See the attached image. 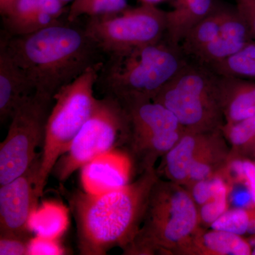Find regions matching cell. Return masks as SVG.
<instances>
[{
	"instance_id": "1",
	"label": "cell",
	"mask_w": 255,
	"mask_h": 255,
	"mask_svg": "<svg viewBox=\"0 0 255 255\" xmlns=\"http://www.w3.org/2000/svg\"><path fill=\"white\" fill-rule=\"evenodd\" d=\"M158 177L156 169H147L134 182L106 194L65 191L76 223L80 254L106 255L115 247L125 249L141 227Z\"/></svg>"
},
{
	"instance_id": "2",
	"label": "cell",
	"mask_w": 255,
	"mask_h": 255,
	"mask_svg": "<svg viewBox=\"0 0 255 255\" xmlns=\"http://www.w3.org/2000/svg\"><path fill=\"white\" fill-rule=\"evenodd\" d=\"M1 45L27 75L35 92L53 99L60 89L105 61L85 28L61 21L30 34L7 36Z\"/></svg>"
},
{
	"instance_id": "3",
	"label": "cell",
	"mask_w": 255,
	"mask_h": 255,
	"mask_svg": "<svg viewBox=\"0 0 255 255\" xmlns=\"http://www.w3.org/2000/svg\"><path fill=\"white\" fill-rule=\"evenodd\" d=\"M96 86L124 107L152 101L187 63L180 46L164 36L161 41L108 55Z\"/></svg>"
},
{
	"instance_id": "4",
	"label": "cell",
	"mask_w": 255,
	"mask_h": 255,
	"mask_svg": "<svg viewBox=\"0 0 255 255\" xmlns=\"http://www.w3.org/2000/svg\"><path fill=\"white\" fill-rule=\"evenodd\" d=\"M197 206L184 186L157 178L151 190L145 217L126 255H189L199 227Z\"/></svg>"
},
{
	"instance_id": "5",
	"label": "cell",
	"mask_w": 255,
	"mask_h": 255,
	"mask_svg": "<svg viewBox=\"0 0 255 255\" xmlns=\"http://www.w3.org/2000/svg\"><path fill=\"white\" fill-rule=\"evenodd\" d=\"M220 76L189 59L154 97L177 117L185 131L221 130L225 124Z\"/></svg>"
},
{
	"instance_id": "6",
	"label": "cell",
	"mask_w": 255,
	"mask_h": 255,
	"mask_svg": "<svg viewBox=\"0 0 255 255\" xmlns=\"http://www.w3.org/2000/svg\"><path fill=\"white\" fill-rule=\"evenodd\" d=\"M103 63L89 68L54 96L55 105L47 120L36 192L43 194L55 164L70 148L72 142L93 110L97 98L94 89Z\"/></svg>"
},
{
	"instance_id": "7",
	"label": "cell",
	"mask_w": 255,
	"mask_h": 255,
	"mask_svg": "<svg viewBox=\"0 0 255 255\" xmlns=\"http://www.w3.org/2000/svg\"><path fill=\"white\" fill-rule=\"evenodd\" d=\"M128 134V116L120 102L110 96L97 99L90 117L52 174L65 182L97 156L126 145Z\"/></svg>"
},
{
	"instance_id": "8",
	"label": "cell",
	"mask_w": 255,
	"mask_h": 255,
	"mask_svg": "<svg viewBox=\"0 0 255 255\" xmlns=\"http://www.w3.org/2000/svg\"><path fill=\"white\" fill-rule=\"evenodd\" d=\"M102 53L114 54L161 41L167 30V11L143 4L89 17L84 26Z\"/></svg>"
},
{
	"instance_id": "9",
	"label": "cell",
	"mask_w": 255,
	"mask_h": 255,
	"mask_svg": "<svg viewBox=\"0 0 255 255\" xmlns=\"http://www.w3.org/2000/svg\"><path fill=\"white\" fill-rule=\"evenodd\" d=\"M54 99L34 92L11 119L7 135L0 145V184H7L26 172L38 158L47 120Z\"/></svg>"
},
{
	"instance_id": "10",
	"label": "cell",
	"mask_w": 255,
	"mask_h": 255,
	"mask_svg": "<svg viewBox=\"0 0 255 255\" xmlns=\"http://www.w3.org/2000/svg\"><path fill=\"white\" fill-rule=\"evenodd\" d=\"M129 119L128 153L141 172L155 169L157 159L167 154L184 134L177 117L163 105L140 102L124 107Z\"/></svg>"
},
{
	"instance_id": "11",
	"label": "cell",
	"mask_w": 255,
	"mask_h": 255,
	"mask_svg": "<svg viewBox=\"0 0 255 255\" xmlns=\"http://www.w3.org/2000/svg\"><path fill=\"white\" fill-rule=\"evenodd\" d=\"M40 159L22 175L0 188V235L30 238L28 220L38 205L36 192Z\"/></svg>"
},
{
	"instance_id": "12",
	"label": "cell",
	"mask_w": 255,
	"mask_h": 255,
	"mask_svg": "<svg viewBox=\"0 0 255 255\" xmlns=\"http://www.w3.org/2000/svg\"><path fill=\"white\" fill-rule=\"evenodd\" d=\"M132 166L130 154L119 147L97 156L80 169L82 189L100 195L124 187L130 183Z\"/></svg>"
},
{
	"instance_id": "13",
	"label": "cell",
	"mask_w": 255,
	"mask_h": 255,
	"mask_svg": "<svg viewBox=\"0 0 255 255\" xmlns=\"http://www.w3.org/2000/svg\"><path fill=\"white\" fill-rule=\"evenodd\" d=\"M254 40L249 25L237 7L226 6L219 34L191 60L210 68Z\"/></svg>"
},
{
	"instance_id": "14",
	"label": "cell",
	"mask_w": 255,
	"mask_h": 255,
	"mask_svg": "<svg viewBox=\"0 0 255 255\" xmlns=\"http://www.w3.org/2000/svg\"><path fill=\"white\" fill-rule=\"evenodd\" d=\"M216 131H184L179 141L162 157L158 169H156L159 177L163 175L167 180L185 185L193 162Z\"/></svg>"
},
{
	"instance_id": "15",
	"label": "cell",
	"mask_w": 255,
	"mask_h": 255,
	"mask_svg": "<svg viewBox=\"0 0 255 255\" xmlns=\"http://www.w3.org/2000/svg\"><path fill=\"white\" fill-rule=\"evenodd\" d=\"M35 92L27 75L0 46V121L12 118L16 111Z\"/></svg>"
},
{
	"instance_id": "16",
	"label": "cell",
	"mask_w": 255,
	"mask_h": 255,
	"mask_svg": "<svg viewBox=\"0 0 255 255\" xmlns=\"http://www.w3.org/2000/svg\"><path fill=\"white\" fill-rule=\"evenodd\" d=\"M219 88L225 124L255 115V80L220 76Z\"/></svg>"
},
{
	"instance_id": "17",
	"label": "cell",
	"mask_w": 255,
	"mask_h": 255,
	"mask_svg": "<svg viewBox=\"0 0 255 255\" xmlns=\"http://www.w3.org/2000/svg\"><path fill=\"white\" fill-rule=\"evenodd\" d=\"M252 248L243 236L199 226L191 238L189 255H251Z\"/></svg>"
},
{
	"instance_id": "18",
	"label": "cell",
	"mask_w": 255,
	"mask_h": 255,
	"mask_svg": "<svg viewBox=\"0 0 255 255\" xmlns=\"http://www.w3.org/2000/svg\"><path fill=\"white\" fill-rule=\"evenodd\" d=\"M214 0H174L173 9L167 11L165 37L180 46L189 30L211 12Z\"/></svg>"
},
{
	"instance_id": "19",
	"label": "cell",
	"mask_w": 255,
	"mask_h": 255,
	"mask_svg": "<svg viewBox=\"0 0 255 255\" xmlns=\"http://www.w3.org/2000/svg\"><path fill=\"white\" fill-rule=\"evenodd\" d=\"M70 224L69 210L56 201H45L38 205L28 220V230L36 236L60 240Z\"/></svg>"
},
{
	"instance_id": "20",
	"label": "cell",
	"mask_w": 255,
	"mask_h": 255,
	"mask_svg": "<svg viewBox=\"0 0 255 255\" xmlns=\"http://www.w3.org/2000/svg\"><path fill=\"white\" fill-rule=\"evenodd\" d=\"M226 140L222 130L215 132L208 145L193 162L184 187L214 177L223 168L231 150L226 145Z\"/></svg>"
},
{
	"instance_id": "21",
	"label": "cell",
	"mask_w": 255,
	"mask_h": 255,
	"mask_svg": "<svg viewBox=\"0 0 255 255\" xmlns=\"http://www.w3.org/2000/svg\"><path fill=\"white\" fill-rule=\"evenodd\" d=\"M226 9V6L215 4L211 12L189 30L180 43L181 48L188 58H194L218 36Z\"/></svg>"
},
{
	"instance_id": "22",
	"label": "cell",
	"mask_w": 255,
	"mask_h": 255,
	"mask_svg": "<svg viewBox=\"0 0 255 255\" xmlns=\"http://www.w3.org/2000/svg\"><path fill=\"white\" fill-rule=\"evenodd\" d=\"M223 135L231 145L230 157L255 156V114L234 124H224Z\"/></svg>"
},
{
	"instance_id": "23",
	"label": "cell",
	"mask_w": 255,
	"mask_h": 255,
	"mask_svg": "<svg viewBox=\"0 0 255 255\" xmlns=\"http://www.w3.org/2000/svg\"><path fill=\"white\" fill-rule=\"evenodd\" d=\"M209 68L220 76L255 80V40Z\"/></svg>"
},
{
	"instance_id": "24",
	"label": "cell",
	"mask_w": 255,
	"mask_h": 255,
	"mask_svg": "<svg viewBox=\"0 0 255 255\" xmlns=\"http://www.w3.org/2000/svg\"><path fill=\"white\" fill-rule=\"evenodd\" d=\"M212 195L204 205L198 208L199 226L206 228L230 209L228 186L222 176L216 174L211 177Z\"/></svg>"
},
{
	"instance_id": "25",
	"label": "cell",
	"mask_w": 255,
	"mask_h": 255,
	"mask_svg": "<svg viewBox=\"0 0 255 255\" xmlns=\"http://www.w3.org/2000/svg\"><path fill=\"white\" fill-rule=\"evenodd\" d=\"M128 7L127 0H73L67 19L69 23H75L82 16L114 14Z\"/></svg>"
},
{
	"instance_id": "26",
	"label": "cell",
	"mask_w": 255,
	"mask_h": 255,
	"mask_svg": "<svg viewBox=\"0 0 255 255\" xmlns=\"http://www.w3.org/2000/svg\"><path fill=\"white\" fill-rule=\"evenodd\" d=\"M223 173L229 182H243L246 186L255 207V162L248 157H229Z\"/></svg>"
},
{
	"instance_id": "27",
	"label": "cell",
	"mask_w": 255,
	"mask_h": 255,
	"mask_svg": "<svg viewBox=\"0 0 255 255\" xmlns=\"http://www.w3.org/2000/svg\"><path fill=\"white\" fill-rule=\"evenodd\" d=\"M249 221L248 208H232L220 216L210 228L243 236L248 232Z\"/></svg>"
},
{
	"instance_id": "28",
	"label": "cell",
	"mask_w": 255,
	"mask_h": 255,
	"mask_svg": "<svg viewBox=\"0 0 255 255\" xmlns=\"http://www.w3.org/2000/svg\"><path fill=\"white\" fill-rule=\"evenodd\" d=\"M66 254V250L60 240L50 239L36 236L30 238L28 245V255H61Z\"/></svg>"
},
{
	"instance_id": "29",
	"label": "cell",
	"mask_w": 255,
	"mask_h": 255,
	"mask_svg": "<svg viewBox=\"0 0 255 255\" xmlns=\"http://www.w3.org/2000/svg\"><path fill=\"white\" fill-rule=\"evenodd\" d=\"M30 238L16 236H0V255H27Z\"/></svg>"
},
{
	"instance_id": "30",
	"label": "cell",
	"mask_w": 255,
	"mask_h": 255,
	"mask_svg": "<svg viewBox=\"0 0 255 255\" xmlns=\"http://www.w3.org/2000/svg\"><path fill=\"white\" fill-rule=\"evenodd\" d=\"M186 189L190 193L191 198L197 207H200L206 204L212 195L211 178L194 183Z\"/></svg>"
},
{
	"instance_id": "31",
	"label": "cell",
	"mask_w": 255,
	"mask_h": 255,
	"mask_svg": "<svg viewBox=\"0 0 255 255\" xmlns=\"http://www.w3.org/2000/svg\"><path fill=\"white\" fill-rule=\"evenodd\" d=\"M236 7L246 18L255 40V0H236Z\"/></svg>"
},
{
	"instance_id": "32",
	"label": "cell",
	"mask_w": 255,
	"mask_h": 255,
	"mask_svg": "<svg viewBox=\"0 0 255 255\" xmlns=\"http://www.w3.org/2000/svg\"><path fill=\"white\" fill-rule=\"evenodd\" d=\"M38 7L41 11L59 19L63 14L65 5L62 0H38Z\"/></svg>"
},
{
	"instance_id": "33",
	"label": "cell",
	"mask_w": 255,
	"mask_h": 255,
	"mask_svg": "<svg viewBox=\"0 0 255 255\" xmlns=\"http://www.w3.org/2000/svg\"><path fill=\"white\" fill-rule=\"evenodd\" d=\"M249 213V225H248L247 234L250 236L255 235V207L248 208Z\"/></svg>"
},
{
	"instance_id": "34",
	"label": "cell",
	"mask_w": 255,
	"mask_h": 255,
	"mask_svg": "<svg viewBox=\"0 0 255 255\" xmlns=\"http://www.w3.org/2000/svg\"><path fill=\"white\" fill-rule=\"evenodd\" d=\"M16 0H0V14L4 16L10 11Z\"/></svg>"
},
{
	"instance_id": "35",
	"label": "cell",
	"mask_w": 255,
	"mask_h": 255,
	"mask_svg": "<svg viewBox=\"0 0 255 255\" xmlns=\"http://www.w3.org/2000/svg\"><path fill=\"white\" fill-rule=\"evenodd\" d=\"M248 241L249 242L250 245H251V246L252 255H255V235H254V236H250Z\"/></svg>"
},
{
	"instance_id": "36",
	"label": "cell",
	"mask_w": 255,
	"mask_h": 255,
	"mask_svg": "<svg viewBox=\"0 0 255 255\" xmlns=\"http://www.w3.org/2000/svg\"><path fill=\"white\" fill-rule=\"evenodd\" d=\"M140 1L143 4L157 5L159 3L163 2L166 0H140Z\"/></svg>"
},
{
	"instance_id": "37",
	"label": "cell",
	"mask_w": 255,
	"mask_h": 255,
	"mask_svg": "<svg viewBox=\"0 0 255 255\" xmlns=\"http://www.w3.org/2000/svg\"><path fill=\"white\" fill-rule=\"evenodd\" d=\"M62 1H63V4L66 6V5L69 4V3L72 2L73 0H62Z\"/></svg>"
}]
</instances>
